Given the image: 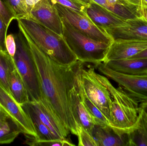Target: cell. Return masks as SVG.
Instances as JSON below:
<instances>
[{"instance_id": "obj_5", "label": "cell", "mask_w": 147, "mask_h": 146, "mask_svg": "<svg viewBox=\"0 0 147 146\" xmlns=\"http://www.w3.org/2000/svg\"><path fill=\"white\" fill-rule=\"evenodd\" d=\"M14 34L16 49L13 58L16 67L26 86L29 102H38L41 98L40 81L30 46L20 30Z\"/></svg>"}, {"instance_id": "obj_36", "label": "cell", "mask_w": 147, "mask_h": 146, "mask_svg": "<svg viewBox=\"0 0 147 146\" xmlns=\"http://www.w3.org/2000/svg\"><path fill=\"white\" fill-rule=\"evenodd\" d=\"M140 108L147 113V101L141 103L140 104Z\"/></svg>"}, {"instance_id": "obj_1", "label": "cell", "mask_w": 147, "mask_h": 146, "mask_svg": "<svg viewBox=\"0 0 147 146\" xmlns=\"http://www.w3.org/2000/svg\"><path fill=\"white\" fill-rule=\"evenodd\" d=\"M18 25L29 44L37 67L41 98L48 103L70 132L77 135L78 124L71 109L69 93L74 86L78 72L84 67V63L78 61L70 65L57 63L43 52Z\"/></svg>"}, {"instance_id": "obj_19", "label": "cell", "mask_w": 147, "mask_h": 146, "mask_svg": "<svg viewBox=\"0 0 147 146\" xmlns=\"http://www.w3.org/2000/svg\"><path fill=\"white\" fill-rule=\"evenodd\" d=\"M140 109L137 122L128 133L129 146H147V113Z\"/></svg>"}, {"instance_id": "obj_12", "label": "cell", "mask_w": 147, "mask_h": 146, "mask_svg": "<svg viewBox=\"0 0 147 146\" xmlns=\"http://www.w3.org/2000/svg\"><path fill=\"white\" fill-rule=\"evenodd\" d=\"M105 31L113 41H147V21L142 18L127 20L122 25Z\"/></svg>"}, {"instance_id": "obj_10", "label": "cell", "mask_w": 147, "mask_h": 146, "mask_svg": "<svg viewBox=\"0 0 147 146\" xmlns=\"http://www.w3.org/2000/svg\"><path fill=\"white\" fill-rule=\"evenodd\" d=\"M26 19L63 36L62 19L52 0H40L33 7Z\"/></svg>"}, {"instance_id": "obj_7", "label": "cell", "mask_w": 147, "mask_h": 146, "mask_svg": "<svg viewBox=\"0 0 147 146\" xmlns=\"http://www.w3.org/2000/svg\"><path fill=\"white\" fill-rule=\"evenodd\" d=\"M103 74L113 80L138 102L147 101V74L128 75L114 71L103 63L95 64Z\"/></svg>"}, {"instance_id": "obj_9", "label": "cell", "mask_w": 147, "mask_h": 146, "mask_svg": "<svg viewBox=\"0 0 147 146\" xmlns=\"http://www.w3.org/2000/svg\"><path fill=\"white\" fill-rule=\"evenodd\" d=\"M0 109L25 136L36 138L37 133L29 117L0 84Z\"/></svg>"}, {"instance_id": "obj_29", "label": "cell", "mask_w": 147, "mask_h": 146, "mask_svg": "<svg viewBox=\"0 0 147 146\" xmlns=\"http://www.w3.org/2000/svg\"><path fill=\"white\" fill-rule=\"evenodd\" d=\"M0 18L9 27L11 21L16 19L14 14L0 0Z\"/></svg>"}, {"instance_id": "obj_32", "label": "cell", "mask_w": 147, "mask_h": 146, "mask_svg": "<svg viewBox=\"0 0 147 146\" xmlns=\"http://www.w3.org/2000/svg\"><path fill=\"white\" fill-rule=\"evenodd\" d=\"M40 1V0H21L22 5L27 14V17L28 14L32 9L33 7Z\"/></svg>"}, {"instance_id": "obj_27", "label": "cell", "mask_w": 147, "mask_h": 146, "mask_svg": "<svg viewBox=\"0 0 147 146\" xmlns=\"http://www.w3.org/2000/svg\"><path fill=\"white\" fill-rule=\"evenodd\" d=\"M77 136L78 139V146H97L93 136L80 124L77 127Z\"/></svg>"}, {"instance_id": "obj_35", "label": "cell", "mask_w": 147, "mask_h": 146, "mask_svg": "<svg viewBox=\"0 0 147 146\" xmlns=\"http://www.w3.org/2000/svg\"><path fill=\"white\" fill-rule=\"evenodd\" d=\"M141 14L142 18L147 21V7H141Z\"/></svg>"}, {"instance_id": "obj_14", "label": "cell", "mask_w": 147, "mask_h": 146, "mask_svg": "<svg viewBox=\"0 0 147 146\" xmlns=\"http://www.w3.org/2000/svg\"><path fill=\"white\" fill-rule=\"evenodd\" d=\"M85 13L96 25L104 30L122 25L127 21L92 0L86 7Z\"/></svg>"}, {"instance_id": "obj_37", "label": "cell", "mask_w": 147, "mask_h": 146, "mask_svg": "<svg viewBox=\"0 0 147 146\" xmlns=\"http://www.w3.org/2000/svg\"><path fill=\"white\" fill-rule=\"evenodd\" d=\"M9 119L7 115L0 109V120H7Z\"/></svg>"}, {"instance_id": "obj_8", "label": "cell", "mask_w": 147, "mask_h": 146, "mask_svg": "<svg viewBox=\"0 0 147 146\" xmlns=\"http://www.w3.org/2000/svg\"><path fill=\"white\" fill-rule=\"evenodd\" d=\"M62 19L78 31L97 41L111 45L113 40L105 30L96 25L84 13L76 12L57 3H53Z\"/></svg>"}, {"instance_id": "obj_26", "label": "cell", "mask_w": 147, "mask_h": 146, "mask_svg": "<svg viewBox=\"0 0 147 146\" xmlns=\"http://www.w3.org/2000/svg\"><path fill=\"white\" fill-rule=\"evenodd\" d=\"M3 4L18 19H26L27 14L22 5L21 0H1Z\"/></svg>"}, {"instance_id": "obj_20", "label": "cell", "mask_w": 147, "mask_h": 146, "mask_svg": "<svg viewBox=\"0 0 147 146\" xmlns=\"http://www.w3.org/2000/svg\"><path fill=\"white\" fill-rule=\"evenodd\" d=\"M9 87L10 95L20 105L22 106L29 102L26 86L16 67L9 75Z\"/></svg>"}, {"instance_id": "obj_3", "label": "cell", "mask_w": 147, "mask_h": 146, "mask_svg": "<svg viewBox=\"0 0 147 146\" xmlns=\"http://www.w3.org/2000/svg\"><path fill=\"white\" fill-rule=\"evenodd\" d=\"M99 77L112 97L109 106L110 126L121 133H128L138 120L139 102L121 87H115L105 76L99 74Z\"/></svg>"}, {"instance_id": "obj_18", "label": "cell", "mask_w": 147, "mask_h": 146, "mask_svg": "<svg viewBox=\"0 0 147 146\" xmlns=\"http://www.w3.org/2000/svg\"><path fill=\"white\" fill-rule=\"evenodd\" d=\"M114 71L128 75L147 74V58H128L104 63Z\"/></svg>"}, {"instance_id": "obj_17", "label": "cell", "mask_w": 147, "mask_h": 146, "mask_svg": "<svg viewBox=\"0 0 147 146\" xmlns=\"http://www.w3.org/2000/svg\"><path fill=\"white\" fill-rule=\"evenodd\" d=\"M124 19L142 18L141 7L131 0H92Z\"/></svg>"}, {"instance_id": "obj_13", "label": "cell", "mask_w": 147, "mask_h": 146, "mask_svg": "<svg viewBox=\"0 0 147 146\" xmlns=\"http://www.w3.org/2000/svg\"><path fill=\"white\" fill-rule=\"evenodd\" d=\"M147 49V41L116 40L111 44L103 63L130 58Z\"/></svg>"}, {"instance_id": "obj_21", "label": "cell", "mask_w": 147, "mask_h": 146, "mask_svg": "<svg viewBox=\"0 0 147 146\" xmlns=\"http://www.w3.org/2000/svg\"><path fill=\"white\" fill-rule=\"evenodd\" d=\"M26 113L30 117L34 126L37 137L35 139L38 140H54L58 139L51 132L49 128L45 125L39 118L36 113L30 107L28 103L22 106Z\"/></svg>"}, {"instance_id": "obj_30", "label": "cell", "mask_w": 147, "mask_h": 146, "mask_svg": "<svg viewBox=\"0 0 147 146\" xmlns=\"http://www.w3.org/2000/svg\"><path fill=\"white\" fill-rule=\"evenodd\" d=\"M5 46L7 52L10 56L13 58L16 49L14 34L10 33L7 35L5 39Z\"/></svg>"}, {"instance_id": "obj_24", "label": "cell", "mask_w": 147, "mask_h": 146, "mask_svg": "<svg viewBox=\"0 0 147 146\" xmlns=\"http://www.w3.org/2000/svg\"><path fill=\"white\" fill-rule=\"evenodd\" d=\"M26 143L30 146H74V144L70 142L67 138L54 140H38L33 136H26Z\"/></svg>"}, {"instance_id": "obj_11", "label": "cell", "mask_w": 147, "mask_h": 146, "mask_svg": "<svg viewBox=\"0 0 147 146\" xmlns=\"http://www.w3.org/2000/svg\"><path fill=\"white\" fill-rule=\"evenodd\" d=\"M28 103L40 121L57 138H67L70 133L69 130L44 99L41 98L38 102H29Z\"/></svg>"}, {"instance_id": "obj_28", "label": "cell", "mask_w": 147, "mask_h": 146, "mask_svg": "<svg viewBox=\"0 0 147 146\" xmlns=\"http://www.w3.org/2000/svg\"><path fill=\"white\" fill-rule=\"evenodd\" d=\"M53 3H57L62 6L80 13H85L87 5L78 0H52Z\"/></svg>"}, {"instance_id": "obj_25", "label": "cell", "mask_w": 147, "mask_h": 146, "mask_svg": "<svg viewBox=\"0 0 147 146\" xmlns=\"http://www.w3.org/2000/svg\"><path fill=\"white\" fill-rule=\"evenodd\" d=\"M20 133L19 129L12 127L7 121L5 125L0 128V145L10 144Z\"/></svg>"}, {"instance_id": "obj_33", "label": "cell", "mask_w": 147, "mask_h": 146, "mask_svg": "<svg viewBox=\"0 0 147 146\" xmlns=\"http://www.w3.org/2000/svg\"><path fill=\"white\" fill-rule=\"evenodd\" d=\"M134 4L140 7H147V0H133Z\"/></svg>"}, {"instance_id": "obj_22", "label": "cell", "mask_w": 147, "mask_h": 146, "mask_svg": "<svg viewBox=\"0 0 147 146\" xmlns=\"http://www.w3.org/2000/svg\"><path fill=\"white\" fill-rule=\"evenodd\" d=\"M80 70L77 74V83L78 91L82 103L90 113V115L94 119L96 124L101 125V126H106V125L110 126L109 120L100 111V110L88 99L87 96L84 93L79 81L78 74Z\"/></svg>"}, {"instance_id": "obj_16", "label": "cell", "mask_w": 147, "mask_h": 146, "mask_svg": "<svg viewBox=\"0 0 147 146\" xmlns=\"http://www.w3.org/2000/svg\"><path fill=\"white\" fill-rule=\"evenodd\" d=\"M69 97L71 109L78 126V124L81 125L92 135L93 128L96 123L81 101L78 91L77 76L74 86L70 91Z\"/></svg>"}, {"instance_id": "obj_40", "label": "cell", "mask_w": 147, "mask_h": 146, "mask_svg": "<svg viewBox=\"0 0 147 146\" xmlns=\"http://www.w3.org/2000/svg\"><path fill=\"white\" fill-rule=\"evenodd\" d=\"M0 50H1V47H0ZM2 51V50H1Z\"/></svg>"}, {"instance_id": "obj_4", "label": "cell", "mask_w": 147, "mask_h": 146, "mask_svg": "<svg viewBox=\"0 0 147 146\" xmlns=\"http://www.w3.org/2000/svg\"><path fill=\"white\" fill-rule=\"evenodd\" d=\"M61 19L63 37L78 61L95 65L103 62L111 45L91 38L75 29L66 20Z\"/></svg>"}, {"instance_id": "obj_39", "label": "cell", "mask_w": 147, "mask_h": 146, "mask_svg": "<svg viewBox=\"0 0 147 146\" xmlns=\"http://www.w3.org/2000/svg\"><path fill=\"white\" fill-rule=\"evenodd\" d=\"M7 122V120H0V128L3 127Z\"/></svg>"}, {"instance_id": "obj_34", "label": "cell", "mask_w": 147, "mask_h": 146, "mask_svg": "<svg viewBox=\"0 0 147 146\" xmlns=\"http://www.w3.org/2000/svg\"><path fill=\"white\" fill-rule=\"evenodd\" d=\"M129 58H147V49Z\"/></svg>"}, {"instance_id": "obj_23", "label": "cell", "mask_w": 147, "mask_h": 146, "mask_svg": "<svg viewBox=\"0 0 147 146\" xmlns=\"http://www.w3.org/2000/svg\"><path fill=\"white\" fill-rule=\"evenodd\" d=\"M16 68L13 58L7 51L0 50V84L9 94V78Z\"/></svg>"}, {"instance_id": "obj_15", "label": "cell", "mask_w": 147, "mask_h": 146, "mask_svg": "<svg viewBox=\"0 0 147 146\" xmlns=\"http://www.w3.org/2000/svg\"><path fill=\"white\" fill-rule=\"evenodd\" d=\"M92 135L97 146H129L128 133H121L109 125L96 124Z\"/></svg>"}, {"instance_id": "obj_2", "label": "cell", "mask_w": 147, "mask_h": 146, "mask_svg": "<svg viewBox=\"0 0 147 146\" xmlns=\"http://www.w3.org/2000/svg\"><path fill=\"white\" fill-rule=\"evenodd\" d=\"M20 25L38 47L57 63L70 65L78 61L77 57L59 35L42 25L27 19H17Z\"/></svg>"}, {"instance_id": "obj_31", "label": "cell", "mask_w": 147, "mask_h": 146, "mask_svg": "<svg viewBox=\"0 0 147 146\" xmlns=\"http://www.w3.org/2000/svg\"><path fill=\"white\" fill-rule=\"evenodd\" d=\"M8 27L0 18V47L3 51H7L5 46V39Z\"/></svg>"}, {"instance_id": "obj_38", "label": "cell", "mask_w": 147, "mask_h": 146, "mask_svg": "<svg viewBox=\"0 0 147 146\" xmlns=\"http://www.w3.org/2000/svg\"><path fill=\"white\" fill-rule=\"evenodd\" d=\"M82 2V3H84L85 5L88 6L89 4H90V0H78Z\"/></svg>"}, {"instance_id": "obj_6", "label": "cell", "mask_w": 147, "mask_h": 146, "mask_svg": "<svg viewBox=\"0 0 147 146\" xmlns=\"http://www.w3.org/2000/svg\"><path fill=\"white\" fill-rule=\"evenodd\" d=\"M80 86L89 99L109 120V106L112 97L94 68L80 69L78 74Z\"/></svg>"}]
</instances>
